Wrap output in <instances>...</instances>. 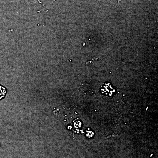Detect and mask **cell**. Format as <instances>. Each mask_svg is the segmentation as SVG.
I'll return each instance as SVG.
<instances>
[{
    "instance_id": "1",
    "label": "cell",
    "mask_w": 158,
    "mask_h": 158,
    "mask_svg": "<svg viewBox=\"0 0 158 158\" xmlns=\"http://www.w3.org/2000/svg\"><path fill=\"white\" fill-rule=\"evenodd\" d=\"M7 93V90L6 87L0 85V101L6 97Z\"/></svg>"
}]
</instances>
